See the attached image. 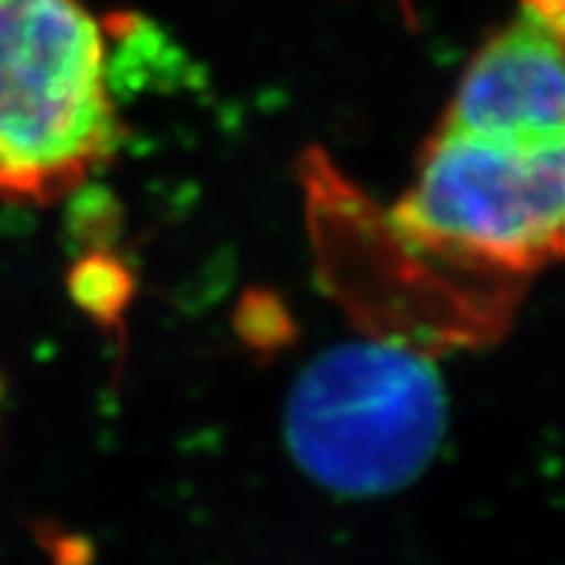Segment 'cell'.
<instances>
[{
    "mask_svg": "<svg viewBox=\"0 0 565 565\" xmlns=\"http://www.w3.org/2000/svg\"><path fill=\"white\" fill-rule=\"evenodd\" d=\"M439 129L502 143L565 138L563 43L523 14L471 57Z\"/></svg>",
    "mask_w": 565,
    "mask_h": 565,
    "instance_id": "4",
    "label": "cell"
},
{
    "mask_svg": "<svg viewBox=\"0 0 565 565\" xmlns=\"http://www.w3.org/2000/svg\"><path fill=\"white\" fill-rule=\"evenodd\" d=\"M127 276L109 262L89 258L75 273V296L84 301L93 313H115L127 299Z\"/></svg>",
    "mask_w": 565,
    "mask_h": 565,
    "instance_id": "5",
    "label": "cell"
},
{
    "mask_svg": "<svg viewBox=\"0 0 565 565\" xmlns=\"http://www.w3.org/2000/svg\"><path fill=\"white\" fill-rule=\"evenodd\" d=\"M414 250L482 276H525L565 258V138L502 143L437 129L391 213Z\"/></svg>",
    "mask_w": 565,
    "mask_h": 565,
    "instance_id": "3",
    "label": "cell"
},
{
    "mask_svg": "<svg viewBox=\"0 0 565 565\" xmlns=\"http://www.w3.org/2000/svg\"><path fill=\"white\" fill-rule=\"evenodd\" d=\"M448 423L443 376L425 348L394 337L319 353L285 411L287 448L310 480L342 497H385L437 457Z\"/></svg>",
    "mask_w": 565,
    "mask_h": 565,
    "instance_id": "2",
    "label": "cell"
},
{
    "mask_svg": "<svg viewBox=\"0 0 565 565\" xmlns=\"http://www.w3.org/2000/svg\"><path fill=\"white\" fill-rule=\"evenodd\" d=\"M523 7L525 14L548 29L565 50V0H523Z\"/></svg>",
    "mask_w": 565,
    "mask_h": 565,
    "instance_id": "6",
    "label": "cell"
},
{
    "mask_svg": "<svg viewBox=\"0 0 565 565\" xmlns=\"http://www.w3.org/2000/svg\"><path fill=\"white\" fill-rule=\"evenodd\" d=\"M118 141L95 14L81 0H0V199L52 204Z\"/></svg>",
    "mask_w": 565,
    "mask_h": 565,
    "instance_id": "1",
    "label": "cell"
}]
</instances>
